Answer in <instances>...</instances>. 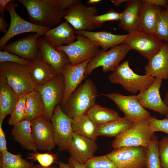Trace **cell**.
Instances as JSON below:
<instances>
[{
	"label": "cell",
	"mask_w": 168,
	"mask_h": 168,
	"mask_svg": "<svg viewBox=\"0 0 168 168\" xmlns=\"http://www.w3.org/2000/svg\"><path fill=\"white\" fill-rule=\"evenodd\" d=\"M90 60L74 65H72L70 63L63 68L62 73L64 79L65 90L64 97L60 105L66 102L70 95L86 78V68Z\"/></svg>",
	"instance_id": "d6986e66"
},
{
	"label": "cell",
	"mask_w": 168,
	"mask_h": 168,
	"mask_svg": "<svg viewBox=\"0 0 168 168\" xmlns=\"http://www.w3.org/2000/svg\"><path fill=\"white\" fill-rule=\"evenodd\" d=\"M162 81V79L155 78L149 87L137 96L139 103L144 108L166 115L168 107L162 100L160 93Z\"/></svg>",
	"instance_id": "ac0fdd59"
},
{
	"label": "cell",
	"mask_w": 168,
	"mask_h": 168,
	"mask_svg": "<svg viewBox=\"0 0 168 168\" xmlns=\"http://www.w3.org/2000/svg\"><path fill=\"white\" fill-rule=\"evenodd\" d=\"M97 126L86 114L77 120L73 121L72 127L74 133L96 141L97 137Z\"/></svg>",
	"instance_id": "1f68e13d"
},
{
	"label": "cell",
	"mask_w": 168,
	"mask_h": 168,
	"mask_svg": "<svg viewBox=\"0 0 168 168\" xmlns=\"http://www.w3.org/2000/svg\"><path fill=\"white\" fill-rule=\"evenodd\" d=\"M128 0H111V2L116 7H119L120 4L123 2H127Z\"/></svg>",
	"instance_id": "681fc988"
},
{
	"label": "cell",
	"mask_w": 168,
	"mask_h": 168,
	"mask_svg": "<svg viewBox=\"0 0 168 168\" xmlns=\"http://www.w3.org/2000/svg\"><path fill=\"white\" fill-rule=\"evenodd\" d=\"M0 164V168H32L34 166L21 154H14L7 150L1 152Z\"/></svg>",
	"instance_id": "d6a6232c"
},
{
	"label": "cell",
	"mask_w": 168,
	"mask_h": 168,
	"mask_svg": "<svg viewBox=\"0 0 168 168\" xmlns=\"http://www.w3.org/2000/svg\"><path fill=\"white\" fill-rule=\"evenodd\" d=\"M41 36L37 33L30 34L6 45L2 49L32 61L39 55L38 40Z\"/></svg>",
	"instance_id": "e0dca14e"
},
{
	"label": "cell",
	"mask_w": 168,
	"mask_h": 168,
	"mask_svg": "<svg viewBox=\"0 0 168 168\" xmlns=\"http://www.w3.org/2000/svg\"><path fill=\"white\" fill-rule=\"evenodd\" d=\"M158 151L161 168H168V135L158 141Z\"/></svg>",
	"instance_id": "f35d334b"
},
{
	"label": "cell",
	"mask_w": 168,
	"mask_h": 168,
	"mask_svg": "<svg viewBox=\"0 0 168 168\" xmlns=\"http://www.w3.org/2000/svg\"><path fill=\"white\" fill-rule=\"evenodd\" d=\"M44 112V101L38 91L35 90L26 95L24 119L31 121L43 116Z\"/></svg>",
	"instance_id": "f1b7e54d"
},
{
	"label": "cell",
	"mask_w": 168,
	"mask_h": 168,
	"mask_svg": "<svg viewBox=\"0 0 168 168\" xmlns=\"http://www.w3.org/2000/svg\"><path fill=\"white\" fill-rule=\"evenodd\" d=\"M78 0H19L26 8L30 22L43 27L56 26L67 9Z\"/></svg>",
	"instance_id": "6da1fadb"
},
{
	"label": "cell",
	"mask_w": 168,
	"mask_h": 168,
	"mask_svg": "<svg viewBox=\"0 0 168 168\" xmlns=\"http://www.w3.org/2000/svg\"><path fill=\"white\" fill-rule=\"evenodd\" d=\"M11 134L14 140L25 149L38 152L32 136L30 121L24 119L13 126Z\"/></svg>",
	"instance_id": "484cf974"
},
{
	"label": "cell",
	"mask_w": 168,
	"mask_h": 168,
	"mask_svg": "<svg viewBox=\"0 0 168 168\" xmlns=\"http://www.w3.org/2000/svg\"><path fill=\"white\" fill-rule=\"evenodd\" d=\"M145 168H147L146 167H145Z\"/></svg>",
	"instance_id": "db71d44e"
},
{
	"label": "cell",
	"mask_w": 168,
	"mask_h": 168,
	"mask_svg": "<svg viewBox=\"0 0 168 168\" xmlns=\"http://www.w3.org/2000/svg\"><path fill=\"white\" fill-rule=\"evenodd\" d=\"M145 1L158 7H163L165 8H166L168 6V1L167 0H145Z\"/></svg>",
	"instance_id": "ee69618b"
},
{
	"label": "cell",
	"mask_w": 168,
	"mask_h": 168,
	"mask_svg": "<svg viewBox=\"0 0 168 168\" xmlns=\"http://www.w3.org/2000/svg\"><path fill=\"white\" fill-rule=\"evenodd\" d=\"M75 33L89 39L104 51L123 43L127 35H115L105 31H75Z\"/></svg>",
	"instance_id": "603a6c76"
},
{
	"label": "cell",
	"mask_w": 168,
	"mask_h": 168,
	"mask_svg": "<svg viewBox=\"0 0 168 168\" xmlns=\"http://www.w3.org/2000/svg\"><path fill=\"white\" fill-rule=\"evenodd\" d=\"M97 13L94 5L87 6L77 1L70 6L67 10L63 18L73 28L75 31H90L95 28L91 21L92 17Z\"/></svg>",
	"instance_id": "4fadbf2b"
},
{
	"label": "cell",
	"mask_w": 168,
	"mask_h": 168,
	"mask_svg": "<svg viewBox=\"0 0 168 168\" xmlns=\"http://www.w3.org/2000/svg\"><path fill=\"white\" fill-rule=\"evenodd\" d=\"M5 116H0V152H2L7 150L5 134L2 128V123Z\"/></svg>",
	"instance_id": "7bdbcfd3"
},
{
	"label": "cell",
	"mask_w": 168,
	"mask_h": 168,
	"mask_svg": "<svg viewBox=\"0 0 168 168\" xmlns=\"http://www.w3.org/2000/svg\"><path fill=\"white\" fill-rule=\"evenodd\" d=\"M12 0H0V12L1 16L5 17L4 12L6 7L8 3Z\"/></svg>",
	"instance_id": "7dc6e473"
},
{
	"label": "cell",
	"mask_w": 168,
	"mask_h": 168,
	"mask_svg": "<svg viewBox=\"0 0 168 168\" xmlns=\"http://www.w3.org/2000/svg\"><path fill=\"white\" fill-rule=\"evenodd\" d=\"M101 1V0H88L86 1V3L87 4L94 5L95 4L98 3Z\"/></svg>",
	"instance_id": "816d5d0a"
},
{
	"label": "cell",
	"mask_w": 168,
	"mask_h": 168,
	"mask_svg": "<svg viewBox=\"0 0 168 168\" xmlns=\"http://www.w3.org/2000/svg\"><path fill=\"white\" fill-rule=\"evenodd\" d=\"M102 95L112 100L124 117L133 122L151 116L150 113L139 103L137 95L125 96L117 92Z\"/></svg>",
	"instance_id": "5bb4252c"
},
{
	"label": "cell",
	"mask_w": 168,
	"mask_h": 168,
	"mask_svg": "<svg viewBox=\"0 0 168 168\" xmlns=\"http://www.w3.org/2000/svg\"><path fill=\"white\" fill-rule=\"evenodd\" d=\"M75 30L72 26L67 21H65L57 26L47 30L45 36L54 47L69 45L76 39Z\"/></svg>",
	"instance_id": "d4e9b609"
},
{
	"label": "cell",
	"mask_w": 168,
	"mask_h": 168,
	"mask_svg": "<svg viewBox=\"0 0 168 168\" xmlns=\"http://www.w3.org/2000/svg\"><path fill=\"white\" fill-rule=\"evenodd\" d=\"M26 101V95L19 96L16 105L7 121L9 125L13 126L24 119Z\"/></svg>",
	"instance_id": "d590c367"
},
{
	"label": "cell",
	"mask_w": 168,
	"mask_h": 168,
	"mask_svg": "<svg viewBox=\"0 0 168 168\" xmlns=\"http://www.w3.org/2000/svg\"><path fill=\"white\" fill-rule=\"evenodd\" d=\"M85 164L87 168H118L106 155L94 156Z\"/></svg>",
	"instance_id": "8d00e7d4"
},
{
	"label": "cell",
	"mask_w": 168,
	"mask_h": 168,
	"mask_svg": "<svg viewBox=\"0 0 168 168\" xmlns=\"http://www.w3.org/2000/svg\"><path fill=\"white\" fill-rule=\"evenodd\" d=\"M16 5L14 0H12L7 5L6 9L9 12L10 23L7 33L0 39V48L2 49L7 42L12 37L21 34L26 32H35L41 36L51 29L35 25L30 21H26L17 13L15 8Z\"/></svg>",
	"instance_id": "8fae6325"
},
{
	"label": "cell",
	"mask_w": 168,
	"mask_h": 168,
	"mask_svg": "<svg viewBox=\"0 0 168 168\" xmlns=\"http://www.w3.org/2000/svg\"><path fill=\"white\" fill-rule=\"evenodd\" d=\"M68 164L74 168H87L84 164L79 162L71 156L69 158Z\"/></svg>",
	"instance_id": "f6af8a7d"
},
{
	"label": "cell",
	"mask_w": 168,
	"mask_h": 168,
	"mask_svg": "<svg viewBox=\"0 0 168 168\" xmlns=\"http://www.w3.org/2000/svg\"><path fill=\"white\" fill-rule=\"evenodd\" d=\"M32 137L37 150L50 151L56 145L51 122L43 116L31 121Z\"/></svg>",
	"instance_id": "9a60e30c"
},
{
	"label": "cell",
	"mask_w": 168,
	"mask_h": 168,
	"mask_svg": "<svg viewBox=\"0 0 168 168\" xmlns=\"http://www.w3.org/2000/svg\"><path fill=\"white\" fill-rule=\"evenodd\" d=\"M165 105L168 107V90L166 92L165 95V97L164 100H163ZM166 116V118H168V111Z\"/></svg>",
	"instance_id": "f907efd6"
},
{
	"label": "cell",
	"mask_w": 168,
	"mask_h": 168,
	"mask_svg": "<svg viewBox=\"0 0 168 168\" xmlns=\"http://www.w3.org/2000/svg\"><path fill=\"white\" fill-rule=\"evenodd\" d=\"M86 114L97 125L106 123L121 117L115 111L96 103L89 110Z\"/></svg>",
	"instance_id": "4dcf8cb0"
},
{
	"label": "cell",
	"mask_w": 168,
	"mask_h": 168,
	"mask_svg": "<svg viewBox=\"0 0 168 168\" xmlns=\"http://www.w3.org/2000/svg\"><path fill=\"white\" fill-rule=\"evenodd\" d=\"M8 24L4 17L0 16V31L6 34L7 32V28Z\"/></svg>",
	"instance_id": "bcb514c9"
},
{
	"label": "cell",
	"mask_w": 168,
	"mask_h": 168,
	"mask_svg": "<svg viewBox=\"0 0 168 168\" xmlns=\"http://www.w3.org/2000/svg\"><path fill=\"white\" fill-rule=\"evenodd\" d=\"M155 35L164 43L168 44V6L161 9Z\"/></svg>",
	"instance_id": "e575fe53"
},
{
	"label": "cell",
	"mask_w": 168,
	"mask_h": 168,
	"mask_svg": "<svg viewBox=\"0 0 168 168\" xmlns=\"http://www.w3.org/2000/svg\"><path fill=\"white\" fill-rule=\"evenodd\" d=\"M32 168H57L53 166H50L49 167H44L41 166L40 164L39 165H37L35 166H34Z\"/></svg>",
	"instance_id": "f5cc1de1"
},
{
	"label": "cell",
	"mask_w": 168,
	"mask_h": 168,
	"mask_svg": "<svg viewBox=\"0 0 168 168\" xmlns=\"http://www.w3.org/2000/svg\"><path fill=\"white\" fill-rule=\"evenodd\" d=\"M27 66L35 87L45 84L58 74L44 62L39 54L31 64Z\"/></svg>",
	"instance_id": "cb8c5ba5"
},
{
	"label": "cell",
	"mask_w": 168,
	"mask_h": 168,
	"mask_svg": "<svg viewBox=\"0 0 168 168\" xmlns=\"http://www.w3.org/2000/svg\"><path fill=\"white\" fill-rule=\"evenodd\" d=\"M144 70L145 74L168 80V44L164 43L160 51L148 60Z\"/></svg>",
	"instance_id": "7402d4cb"
},
{
	"label": "cell",
	"mask_w": 168,
	"mask_h": 168,
	"mask_svg": "<svg viewBox=\"0 0 168 168\" xmlns=\"http://www.w3.org/2000/svg\"><path fill=\"white\" fill-rule=\"evenodd\" d=\"M155 78L135 73L130 68L128 60L120 64L108 77L111 83L120 84L127 91L133 94L144 92L152 84Z\"/></svg>",
	"instance_id": "3957f363"
},
{
	"label": "cell",
	"mask_w": 168,
	"mask_h": 168,
	"mask_svg": "<svg viewBox=\"0 0 168 168\" xmlns=\"http://www.w3.org/2000/svg\"><path fill=\"white\" fill-rule=\"evenodd\" d=\"M151 131H161L166 133L168 135V118L162 119H158L154 116H151L148 118Z\"/></svg>",
	"instance_id": "60d3db41"
},
{
	"label": "cell",
	"mask_w": 168,
	"mask_h": 168,
	"mask_svg": "<svg viewBox=\"0 0 168 168\" xmlns=\"http://www.w3.org/2000/svg\"><path fill=\"white\" fill-rule=\"evenodd\" d=\"M141 0H128L119 21L118 27L131 32L138 29V16Z\"/></svg>",
	"instance_id": "4316f807"
},
{
	"label": "cell",
	"mask_w": 168,
	"mask_h": 168,
	"mask_svg": "<svg viewBox=\"0 0 168 168\" xmlns=\"http://www.w3.org/2000/svg\"><path fill=\"white\" fill-rule=\"evenodd\" d=\"M97 148L96 141L74 133L68 151L71 156L79 162L85 164L94 156Z\"/></svg>",
	"instance_id": "ffe728a7"
},
{
	"label": "cell",
	"mask_w": 168,
	"mask_h": 168,
	"mask_svg": "<svg viewBox=\"0 0 168 168\" xmlns=\"http://www.w3.org/2000/svg\"><path fill=\"white\" fill-rule=\"evenodd\" d=\"M19 96L8 85L4 77L0 74V116L11 114Z\"/></svg>",
	"instance_id": "83f0119b"
},
{
	"label": "cell",
	"mask_w": 168,
	"mask_h": 168,
	"mask_svg": "<svg viewBox=\"0 0 168 168\" xmlns=\"http://www.w3.org/2000/svg\"><path fill=\"white\" fill-rule=\"evenodd\" d=\"M53 128L54 139L60 151L68 150L73 139V120L63 111L60 104L54 108L50 120Z\"/></svg>",
	"instance_id": "30bf717a"
},
{
	"label": "cell",
	"mask_w": 168,
	"mask_h": 168,
	"mask_svg": "<svg viewBox=\"0 0 168 168\" xmlns=\"http://www.w3.org/2000/svg\"><path fill=\"white\" fill-rule=\"evenodd\" d=\"M76 36V40L71 44L55 47L65 53L72 65L91 60L100 50L99 47L89 39L78 35Z\"/></svg>",
	"instance_id": "7c38bea8"
},
{
	"label": "cell",
	"mask_w": 168,
	"mask_h": 168,
	"mask_svg": "<svg viewBox=\"0 0 168 168\" xmlns=\"http://www.w3.org/2000/svg\"><path fill=\"white\" fill-rule=\"evenodd\" d=\"M31 62L5 50L0 51V63L10 62L28 66L31 64Z\"/></svg>",
	"instance_id": "b9f144b4"
},
{
	"label": "cell",
	"mask_w": 168,
	"mask_h": 168,
	"mask_svg": "<svg viewBox=\"0 0 168 168\" xmlns=\"http://www.w3.org/2000/svg\"><path fill=\"white\" fill-rule=\"evenodd\" d=\"M39 54L43 61L56 72L62 73L65 66L70 63L65 52L58 50L44 36L38 40Z\"/></svg>",
	"instance_id": "2e32d148"
},
{
	"label": "cell",
	"mask_w": 168,
	"mask_h": 168,
	"mask_svg": "<svg viewBox=\"0 0 168 168\" xmlns=\"http://www.w3.org/2000/svg\"><path fill=\"white\" fill-rule=\"evenodd\" d=\"M121 16V13L111 9L105 14L99 15H96L93 16L91 21L95 27L98 28L101 26L106 21H119Z\"/></svg>",
	"instance_id": "74e56055"
},
{
	"label": "cell",
	"mask_w": 168,
	"mask_h": 168,
	"mask_svg": "<svg viewBox=\"0 0 168 168\" xmlns=\"http://www.w3.org/2000/svg\"><path fill=\"white\" fill-rule=\"evenodd\" d=\"M158 138L155 136L147 148L146 157L147 168H162L158 151Z\"/></svg>",
	"instance_id": "836d02e7"
},
{
	"label": "cell",
	"mask_w": 168,
	"mask_h": 168,
	"mask_svg": "<svg viewBox=\"0 0 168 168\" xmlns=\"http://www.w3.org/2000/svg\"><path fill=\"white\" fill-rule=\"evenodd\" d=\"M0 74L19 96L26 95L35 90V86L26 66L10 62H1Z\"/></svg>",
	"instance_id": "277c9868"
},
{
	"label": "cell",
	"mask_w": 168,
	"mask_h": 168,
	"mask_svg": "<svg viewBox=\"0 0 168 168\" xmlns=\"http://www.w3.org/2000/svg\"><path fill=\"white\" fill-rule=\"evenodd\" d=\"M155 136L151 130L148 119H141L116 136L112 146L114 149L125 146L147 148Z\"/></svg>",
	"instance_id": "5b68a950"
},
{
	"label": "cell",
	"mask_w": 168,
	"mask_h": 168,
	"mask_svg": "<svg viewBox=\"0 0 168 168\" xmlns=\"http://www.w3.org/2000/svg\"><path fill=\"white\" fill-rule=\"evenodd\" d=\"M130 50L128 46L124 43L112 48L108 51L103 50L102 49H100L97 54L87 64L85 72V77L99 67H102V71L104 72H113Z\"/></svg>",
	"instance_id": "8992f818"
},
{
	"label": "cell",
	"mask_w": 168,
	"mask_h": 168,
	"mask_svg": "<svg viewBox=\"0 0 168 168\" xmlns=\"http://www.w3.org/2000/svg\"><path fill=\"white\" fill-rule=\"evenodd\" d=\"M147 149L142 146H123L106 155L118 168H145Z\"/></svg>",
	"instance_id": "9c48e42d"
},
{
	"label": "cell",
	"mask_w": 168,
	"mask_h": 168,
	"mask_svg": "<svg viewBox=\"0 0 168 168\" xmlns=\"http://www.w3.org/2000/svg\"><path fill=\"white\" fill-rule=\"evenodd\" d=\"M123 43L148 60L160 51L164 43L155 35L138 29L128 33Z\"/></svg>",
	"instance_id": "52a82bcc"
},
{
	"label": "cell",
	"mask_w": 168,
	"mask_h": 168,
	"mask_svg": "<svg viewBox=\"0 0 168 168\" xmlns=\"http://www.w3.org/2000/svg\"><path fill=\"white\" fill-rule=\"evenodd\" d=\"M97 96L96 86L91 79L88 78L77 87L61 106L63 112L75 121L86 114L96 104Z\"/></svg>",
	"instance_id": "7a4b0ae2"
},
{
	"label": "cell",
	"mask_w": 168,
	"mask_h": 168,
	"mask_svg": "<svg viewBox=\"0 0 168 168\" xmlns=\"http://www.w3.org/2000/svg\"><path fill=\"white\" fill-rule=\"evenodd\" d=\"M161 8L145 0H141L138 12V29L155 35Z\"/></svg>",
	"instance_id": "44dd1931"
},
{
	"label": "cell",
	"mask_w": 168,
	"mask_h": 168,
	"mask_svg": "<svg viewBox=\"0 0 168 168\" xmlns=\"http://www.w3.org/2000/svg\"><path fill=\"white\" fill-rule=\"evenodd\" d=\"M134 122L124 117L97 126L98 136L116 137L131 126Z\"/></svg>",
	"instance_id": "f546056e"
},
{
	"label": "cell",
	"mask_w": 168,
	"mask_h": 168,
	"mask_svg": "<svg viewBox=\"0 0 168 168\" xmlns=\"http://www.w3.org/2000/svg\"><path fill=\"white\" fill-rule=\"evenodd\" d=\"M40 93L44 105L43 116L50 120L54 108L60 104L63 99L65 90L64 77L62 73L57 74L45 84L35 87Z\"/></svg>",
	"instance_id": "ba28073f"
},
{
	"label": "cell",
	"mask_w": 168,
	"mask_h": 168,
	"mask_svg": "<svg viewBox=\"0 0 168 168\" xmlns=\"http://www.w3.org/2000/svg\"><path fill=\"white\" fill-rule=\"evenodd\" d=\"M28 158L36 161L42 166L47 167L51 166L54 162L56 157L54 155L49 153H42L37 152L30 154Z\"/></svg>",
	"instance_id": "ab89813d"
},
{
	"label": "cell",
	"mask_w": 168,
	"mask_h": 168,
	"mask_svg": "<svg viewBox=\"0 0 168 168\" xmlns=\"http://www.w3.org/2000/svg\"><path fill=\"white\" fill-rule=\"evenodd\" d=\"M58 168H74L68 163H65L62 161L58 162Z\"/></svg>",
	"instance_id": "c3c4849f"
}]
</instances>
